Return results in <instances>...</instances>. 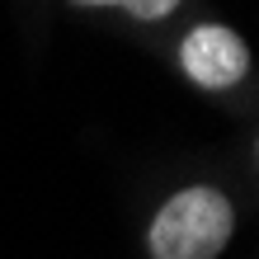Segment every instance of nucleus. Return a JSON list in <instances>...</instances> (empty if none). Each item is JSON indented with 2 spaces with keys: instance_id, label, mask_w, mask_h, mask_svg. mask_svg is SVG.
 Masks as SVG:
<instances>
[{
  "instance_id": "f257e3e1",
  "label": "nucleus",
  "mask_w": 259,
  "mask_h": 259,
  "mask_svg": "<svg viewBox=\"0 0 259 259\" xmlns=\"http://www.w3.org/2000/svg\"><path fill=\"white\" fill-rule=\"evenodd\" d=\"M231 231H236L231 198L193 184L156 212L146 240H151V259H217L231 245Z\"/></svg>"
},
{
  "instance_id": "f03ea898",
  "label": "nucleus",
  "mask_w": 259,
  "mask_h": 259,
  "mask_svg": "<svg viewBox=\"0 0 259 259\" xmlns=\"http://www.w3.org/2000/svg\"><path fill=\"white\" fill-rule=\"evenodd\" d=\"M179 62H184L193 85L231 90V85L245 80V71H250V48H245V38L231 33L226 24H198L184 38V57H179Z\"/></svg>"
},
{
  "instance_id": "7ed1b4c3",
  "label": "nucleus",
  "mask_w": 259,
  "mask_h": 259,
  "mask_svg": "<svg viewBox=\"0 0 259 259\" xmlns=\"http://www.w3.org/2000/svg\"><path fill=\"white\" fill-rule=\"evenodd\" d=\"M118 5H123L132 19H165L179 0H118Z\"/></svg>"
},
{
  "instance_id": "20e7f679",
  "label": "nucleus",
  "mask_w": 259,
  "mask_h": 259,
  "mask_svg": "<svg viewBox=\"0 0 259 259\" xmlns=\"http://www.w3.org/2000/svg\"><path fill=\"white\" fill-rule=\"evenodd\" d=\"M85 5H118V0H85Z\"/></svg>"
},
{
  "instance_id": "39448f33",
  "label": "nucleus",
  "mask_w": 259,
  "mask_h": 259,
  "mask_svg": "<svg viewBox=\"0 0 259 259\" xmlns=\"http://www.w3.org/2000/svg\"><path fill=\"white\" fill-rule=\"evenodd\" d=\"M254 156H259V146H254Z\"/></svg>"
}]
</instances>
